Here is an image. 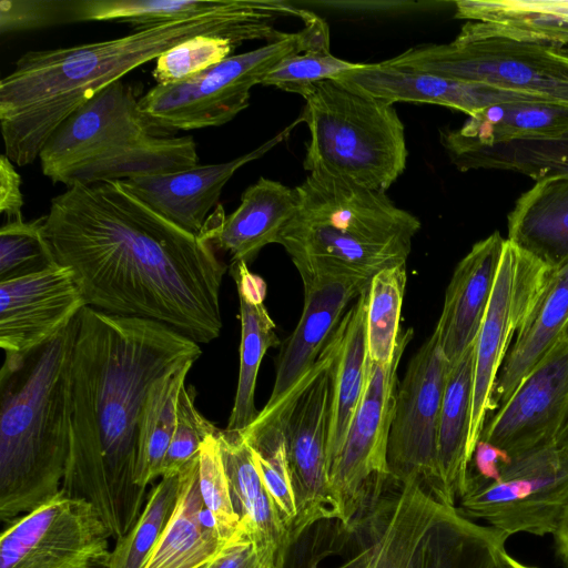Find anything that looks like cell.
<instances>
[{"mask_svg": "<svg viewBox=\"0 0 568 568\" xmlns=\"http://www.w3.org/2000/svg\"><path fill=\"white\" fill-rule=\"evenodd\" d=\"M43 235L87 306L165 324L196 343L222 331L226 264L121 181L75 183L51 200Z\"/></svg>", "mask_w": 568, "mask_h": 568, "instance_id": "6da1fadb", "label": "cell"}, {"mask_svg": "<svg viewBox=\"0 0 568 568\" xmlns=\"http://www.w3.org/2000/svg\"><path fill=\"white\" fill-rule=\"evenodd\" d=\"M199 343L146 318L85 306L71 364L70 448L61 490L92 504L111 537L142 513L136 484L139 422L152 384L195 363Z\"/></svg>", "mask_w": 568, "mask_h": 568, "instance_id": "7a4b0ae2", "label": "cell"}, {"mask_svg": "<svg viewBox=\"0 0 568 568\" xmlns=\"http://www.w3.org/2000/svg\"><path fill=\"white\" fill-rule=\"evenodd\" d=\"M295 8L277 0H224L207 13L135 29L99 42L28 51L0 81V126L4 154L18 165L34 162L51 134L74 111L135 68L185 39L213 34L236 47L273 42L275 28Z\"/></svg>", "mask_w": 568, "mask_h": 568, "instance_id": "3957f363", "label": "cell"}, {"mask_svg": "<svg viewBox=\"0 0 568 568\" xmlns=\"http://www.w3.org/2000/svg\"><path fill=\"white\" fill-rule=\"evenodd\" d=\"M80 314V313H79ZM79 314L48 343L0 369V518L10 523L61 490L70 448L71 364Z\"/></svg>", "mask_w": 568, "mask_h": 568, "instance_id": "277c9868", "label": "cell"}, {"mask_svg": "<svg viewBox=\"0 0 568 568\" xmlns=\"http://www.w3.org/2000/svg\"><path fill=\"white\" fill-rule=\"evenodd\" d=\"M295 189L297 207L277 244L301 277L345 275L371 282L379 272L406 264L422 224L385 191L320 171Z\"/></svg>", "mask_w": 568, "mask_h": 568, "instance_id": "5b68a950", "label": "cell"}, {"mask_svg": "<svg viewBox=\"0 0 568 568\" xmlns=\"http://www.w3.org/2000/svg\"><path fill=\"white\" fill-rule=\"evenodd\" d=\"M135 89L112 83L74 111L40 154L43 175L67 187L176 172L199 164L190 135H160L139 106Z\"/></svg>", "mask_w": 568, "mask_h": 568, "instance_id": "8992f818", "label": "cell"}, {"mask_svg": "<svg viewBox=\"0 0 568 568\" xmlns=\"http://www.w3.org/2000/svg\"><path fill=\"white\" fill-rule=\"evenodd\" d=\"M343 532L362 568H498L508 538L413 481H387Z\"/></svg>", "mask_w": 568, "mask_h": 568, "instance_id": "52a82bcc", "label": "cell"}, {"mask_svg": "<svg viewBox=\"0 0 568 568\" xmlns=\"http://www.w3.org/2000/svg\"><path fill=\"white\" fill-rule=\"evenodd\" d=\"M303 98L300 116L310 130L304 169L386 192L407 162L405 128L394 104L335 79L315 84Z\"/></svg>", "mask_w": 568, "mask_h": 568, "instance_id": "ba28073f", "label": "cell"}, {"mask_svg": "<svg viewBox=\"0 0 568 568\" xmlns=\"http://www.w3.org/2000/svg\"><path fill=\"white\" fill-rule=\"evenodd\" d=\"M304 26L257 49L232 54L209 70L176 83L156 84L139 106L158 129L194 130L223 125L248 106L251 89L286 58L329 47L326 21L310 11Z\"/></svg>", "mask_w": 568, "mask_h": 568, "instance_id": "9c48e42d", "label": "cell"}, {"mask_svg": "<svg viewBox=\"0 0 568 568\" xmlns=\"http://www.w3.org/2000/svg\"><path fill=\"white\" fill-rule=\"evenodd\" d=\"M460 514L511 536L554 535L568 507V423L548 442L511 456L490 483H470Z\"/></svg>", "mask_w": 568, "mask_h": 568, "instance_id": "30bf717a", "label": "cell"}, {"mask_svg": "<svg viewBox=\"0 0 568 568\" xmlns=\"http://www.w3.org/2000/svg\"><path fill=\"white\" fill-rule=\"evenodd\" d=\"M385 64L568 103V50L493 37L468 43L418 44Z\"/></svg>", "mask_w": 568, "mask_h": 568, "instance_id": "8fae6325", "label": "cell"}, {"mask_svg": "<svg viewBox=\"0 0 568 568\" xmlns=\"http://www.w3.org/2000/svg\"><path fill=\"white\" fill-rule=\"evenodd\" d=\"M337 351L336 328L312 369L278 402L265 405L277 410L285 439L297 513L292 545L317 521L338 518L327 469L332 372Z\"/></svg>", "mask_w": 568, "mask_h": 568, "instance_id": "7c38bea8", "label": "cell"}, {"mask_svg": "<svg viewBox=\"0 0 568 568\" xmlns=\"http://www.w3.org/2000/svg\"><path fill=\"white\" fill-rule=\"evenodd\" d=\"M448 367L434 331L397 384L387 445L389 479L416 483L445 505L448 504L438 466V427Z\"/></svg>", "mask_w": 568, "mask_h": 568, "instance_id": "4fadbf2b", "label": "cell"}, {"mask_svg": "<svg viewBox=\"0 0 568 568\" xmlns=\"http://www.w3.org/2000/svg\"><path fill=\"white\" fill-rule=\"evenodd\" d=\"M413 335L412 328L404 331L392 363L369 361L362 399L345 440L328 466L329 489L342 527H347L389 480L387 445L398 384L397 369Z\"/></svg>", "mask_w": 568, "mask_h": 568, "instance_id": "5bb4252c", "label": "cell"}, {"mask_svg": "<svg viewBox=\"0 0 568 568\" xmlns=\"http://www.w3.org/2000/svg\"><path fill=\"white\" fill-rule=\"evenodd\" d=\"M550 271L539 260L505 240L490 300L475 341L467 440L469 464L487 414L494 410L495 384L510 343L530 314Z\"/></svg>", "mask_w": 568, "mask_h": 568, "instance_id": "9a60e30c", "label": "cell"}, {"mask_svg": "<svg viewBox=\"0 0 568 568\" xmlns=\"http://www.w3.org/2000/svg\"><path fill=\"white\" fill-rule=\"evenodd\" d=\"M110 530L95 507L62 490L0 538V568H108Z\"/></svg>", "mask_w": 568, "mask_h": 568, "instance_id": "2e32d148", "label": "cell"}, {"mask_svg": "<svg viewBox=\"0 0 568 568\" xmlns=\"http://www.w3.org/2000/svg\"><path fill=\"white\" fill-rule=\"evenodd\" d=\"M495 412L479 440L510 457L561 430L568 423V327Z\"/></svg>", "mask_w": 568, "mask_h": 568, "instance_id": "e0dca14e", "label": "cell"}, {"mask_svg": "<svg viewBox=\"0 0 568 568\" xmlns=\"http://www.w3.org/2000/svg\"><path fill=\"white\" fill-rule=\"evenodd\" d=\"M87 306L73 273L57 265L0 282V346L16 358L48 343Z\"/></svg>", "mask_w": 568, "mask_h": 568, "instance_id": "ac0fdd59", "label": "cell"}, {"mask_svg": "<svg viewBox=\"0 0 568 568\" xmlns=\"http://www.w3.org/2000/svg\"><path fill=\"white\" fill-rule=\"evenodd\" d=\"M302 118L255 150L232 161L195 165L185 170L121 181L123 186L156 213L199 236L221 192L233 174L257 160L290 135Z\"/></svg>", "mask_w": 568, "mask_h": 568, "instance_id": "d6986e66", "label": "cell"}, {"mask_svg": "<svg viewBox=\"0 0 568 568\" xmlns=\"http://www.w3.org/2000/svg\"><path fill=\"white\" fill-rule=\"evenodd\" d=\"M301 278L304 286L303 311L296 327L282 343L267 405L278 402L312 369L347 312V306L369 284L365 280L345 275Z\"/></svg>", "mask_w": 568, "mask_h": 568, "instance_id": "ffe728a7", "label": "cell"}, {"mask_svg": "<svg viewBox=\"0 0 568 568\" xmlns=\"http://www.w3.org/2000/svg\"><path fill=\"white\" fill-rule=\"evenodd\" d=\"M333 79L390 104L396 102L429 103L462 111L468 116L497 104L556 102L536 94L394 68L383 61L361 63L358 68L341 73Z\"/></svg>", "mask_w": 568, "mask_h": 568, "instance_id": "44dd1931", "label": "cell"}, {"mask_svg": "<svg viewBox=\"0 0 568 568\" xmlns=\"http://www.w3.org/2000/svg\"><path fill=\"white\" fill-rule=\"evenodd\" d=\"M297 202L296 189L261 176L242 193L240 205L230 215L216 205L199 237L229 252L231 262L248 265L264 246L277 243Z\"/></svg>", "mask_w": 568, "mask_h": 568, "instance_id": "7402d4cb", "label": "cell"}, {"mask_svg": "<svg viewBox=\"0 0 568 568\" xmlns=\"http://www.w3.org/2000/svg\"><path fill=\"white\" fill-rule=\"evenodd\" d=\"M505 240L499 231L493 232L476 242L454 270L434 329L449 366L476 341L490 300Z\"/></svg>", "mask_w": 568, "mask_h": 568, "instance_id": "603a6c76", "label": "cell"}, {"mask_svg": "<svg viewBox=\"0 0 568 568\" xmlns=\"http://www.w3.org/2000/svg\"><path fill=\"white\" fill-rule=\"evenodd\" d=\"M217 438L231 499L240 520V531L255 545L261 556L284 568L291 536L255 465L241 430L219 429Z\"/></svg>", "mask_w": 568, "mask_h": 568, "instance_id": "cb8c5ba5", "label": "cell"}, {"mask_svg": "<svg viewBox=\"0 0 568 568\" xmlns=\"http://www.w3.org/2000/svg\"><path fill=\"white\" fill-rule=\"evenodd\" d=\"M455 7L457 19L469 20L455 38L457 43L493 37L568 43V0H462Z\"/></svg>", "mask_w": 568, "mask_h": 568, "instance_id": "d4e9b609", "label": "cell"}, {"mask_svg": "<svg viewBox=\"0 0 568 568\" xmlns=\"http://www.w3.org/2000/svg\"><path fill=\"white\" fill-rule=\"evenodd\" d=\"M568 133V103L515 102L486 108L456 130L440 132L448 156L514 141L552 140Z\"/></svg>", "mask_w": 568, "mask_h": 568, "instance_id": "484cf974", "label": "cell"}, {"mask_svg": "<svg viewBox=\"0 0 568 568\" xmlns=\"http://www.w3.org/2000/svg\"><path fill=\"white\" fill-rule=\"evenodd\" d=\"M507 240L550 270L568 262V173L536 181L507 216Z\"/></svg>", "mask_w": 568, "mask_h": 568, "instance_id": "4316f807", "label": "cell"}, {"mask_svg": "<svg viewBox=\"0 0 568 568\" xmlns=\"http://www.w3.org/2000/svg\"><path fill=\"white\" fill-rule=\"evenodd\" d=\"M230 274L239 294L241 344L237 387L225 429L243 430L258 415L254 397L262 359L268 348L278 346L281 342L264 305V280L252 273L244 262H231Z\"/></svg>", "mask_w": 568, "mask_h": 568, "instance_id": "83f0119b", "label": "cell"}, {"mask_svg": "<svg viewBox=\"0 0 568 568\" xmlns=\"http://www.w3.org/2000/svg\"><path fill=\"white\" fill-rule=\"evenodd\" d=\"M568 327V262L551 270L497 376L493 406L501 407Z\"/></svg>", "mask_w": 568, "mask_h": 568, "instance_id": "f1b7e54d", "label": "cell"}, {"mask_svg": "<svg viewBox=\"0 0 568 568\" xmlns=\"http://www.w3.org/2000/svg\"><path fill=\"white\" fill-rule=\"evenodd\" d=\"M367 288L347 310L337 327L338 351L332 372L327 469L345 440L367 379Z\"/></svg>", "mask_w": 568, "mask_h": 568, "instance_id": "f546056e", "label": "cell"}, {"mask_svg": "<svg viewBox=\"0 0 568 568\" xmlns=\"http://www.w3.org/2000/svg\"><path fill=\"white\" fill-rule=\"evenodd\" d=\"M180 475L175 510L144 568H201L230 541L200 520L204 504L199 486V455L184 465Z\"/></svg>", "mask_w": 568, "mask_h": 568, "instance_id": "4dcf8cb0", "label": "cell"}, {"mask_svg": "<svg viewBox=\"0 0 568 568\" xmlns=\"http://www.w3.org/2000/svg\"><path fill=\"white\" fill-rule=\"evenodd\" d=\"M475 343L448 367L438 427V466L447 504L465 494L469 476L467 440L470 423Z\"/></svg>", "mask_w": 568, "mask_h": 568, "instance_id": "1f68e13d", "label": "cell"}, {"mask_svg": "<svg viewBox=\"0 0 568 568\" xmlns=\"http://www.w3.org/2000/svg\"><path fill=\"white\" fill-rule=\"evenodd\" d=\"M194 363L158 378L151 386L139 422L136 484L143 489L161 477L175 427L178 398Z\"/></svg>", "mask_w": 568, "mask_h": 568, "instance_id": "d6a6232c", "label": "cell"}, {"mask_svg": "<svg viewBox=\"0 0 568 568\" xmlns=\"http://www.w3.org/2000/svg\"><path fill=\"white\" fill-rule=\"evenodd\" d=\"M449 159L463 172L479 169L510 171L538 181L568 173V133L552 140L514 141L471 149Z\"/></svg>", "mask_w": 568, "mask_h": 568, "instance_id": "836d02e7", "label": "cell"}, {"mask_svg": "<svg viewBox=\"0 0 568 568\" xmlns=\"http://www.w3.org/2000/svg\"><path fill=\"white\" fill-rule=\"evenodd\" d=\"M241 432L291 536L297 513L285 439L277 410L264 406L256 418Z\"/></svg>", "mask_w": 568, "mask_h": 568, "instance_id": "e575fe53", "label": "cell"}, {"mask_svg": "<svg viewBox=\"0 0 568 568\" xmlns=\"http://www.w3.org/2000/svg\"><path fill=\"white\" fill-rule=\"evenodd\" d=\"M406 286V264L376 274L367 288L366 338L368 357L389 364L396 356L404 331L399 328Z\"/></svg>", "mask_w": 568, "mask_h": 568, "instance_id": "d590c367", "label": "cell"}, {"mask_svg": "<svg viewBox=\"0 0 568 568\" xmlns=\"http://www.w3.org/2000/svg\"><path fill=\"white\" fill-rule=\"evenodd\" d=\"M180 471L162 476L131 529L116 539L108 568H144L179 500Z\"/></svg>", "mask_w": 568, "mask_h": 568, "instance_id": "8d00e7d4", "label": "cell"}, {"mask_svg": "<svg viewBox=\"0 0 568 568\" xmlns=\"http://www.w3.org/2000/svg\"><path fill=\"white\" fill-rule=\"evenodd\" d=\"M44 215L7 220L0 229V282L31 275L59 265L44 235Z\"/></svg>", "mask_w": 568, "mask_h": 568, "instance_id": "74e56055", "label": "cell"}, {"mask_svg": "<svg viewBox=\"0 0 568 568\" xmlns=\"http://www.w3.org/2000/svg\"><path fill=\"white\" fill-rule=\"evenodd\" d=\"M236 45L226 38L199 34L183 40L155 59L152 72L156 84L176 83L219 64Z\"/></svg>", "mask_w": 568, "mask_h": 568, "instance_id": "f35d334b", "label": "cell"}, {"mask_svg": "<svg viewBox=\"0 0 568 568\" xmlns=\"http://www.w3.org/2000/svg\"><path fill=\"white\" fill-rule=\"evenodd\" d=\"M359 64L333 55L329 47L312 49L280 62L261 84L304 97L315 84L354 70Z\"/></svg>", "mask_w": 568, "mask_h": 568, "instance_id": "ab89813d", "label": "cell"}, {"mask_svg": "<svg viewBox=\"0 0 568 568\" xmlns=\"http://www.w3.org/2000/svg\"><path fill=\"white\" fill-rule=\"evenodd\" d=\"M219 428L203 442L199 454V486L204 506L213 514L224 536L240 532L217 438Z\"/></svg>", "mask_w": 568, "mask_h": 568, "instance_id": "60d3db41", "label": "cell"}, {"mask_svg": "<svg viewBox=\"0 0 568 568\" xmlns=\"http://www.w3.org/2000/svg\"><path fill=\"white\" fill-rule=\"evenodd\" d=\"M196 392L184 385L176 405L175 427L162 465V476L178 474L199 455L205 438L217 428L204 418L195 406Z\"/></svg>", "mask_w": 568, "mask_h": 568, "instance_id": "b9f144b4", "label": "cell"}, {"mask_svg": "<svg viewBox=\"0 0 568 568\" xmlns=\"http://www.w3.org/2000/svg\"><path fill=\"white\" fill-rule=\"evenodd\" d=\"M77 0H1L0 33L31 31L77 22Z\"/></svg>", "mask_w": 568, "mask_h": 568, "instance_id": "7bdbcfd3", "label": "cell"}, {"mask_svg": "<svg viewBox=\"0 0 568 568\" xmlns=\"http://www.w3.org/2000/svg\"><path fill=\"white\" fill-rule=\"evenodd\" d=\"M203 568H276L265 560L243 532L234 536Z\"/></svg>", "mask_w": 568, "mask_h": 568, "instance_id": "ee69618b", "label": "cell"}, {"mask_svg": "<svg viewBox=\"0 0 568 568\" xmlns=\"http://www.w3.org/2000/svg\"><path fill=\"white\" fill-rule=\"evenodd\" d=\"M509 459L510 456L504 450L479 440L470 462L467 486L469 483H490L497 480L503 465L508 463Z\"/></svg>", "mask_w": 568, "mask_h": 568, "instance_id": "f6af8a7d", "label": "cell"}, {"mask_svg": "<svg viewBox=\"0 0 568 568\" xmlns=\"http://www.w3.org/2000/svg\"><path fill=\"white\" fill-rule=\"evenodd\" d=\"M22 206L21 176L3 153L0 156V213L8 220H19L22 219Z\"/></svg>", "mask_w": 568, "mask_h": 568, "instance_id": "bcb514c9", "label": "cell"}, {"mask_svg": "<svg viewBox=\"0 0 568 568\" xmlns=\"http://www.w3.org/2000/svg\"><path fill=\"white\" fill-rule=\"evenodd\" d=\"M557 554L566 568H568V507L554 534Z\"/></svg>", "mask_w": 568, "mask_h": 568, "instance_id": "7dc6e473", "label": "cell"}, {"mask_svg": "<svg viewBox=\"0 0 568 568\" xmlns=\"http://www.w3.org/2000/svg\"><path fill=\"white\" fill-rule=\"evenodd\" d=\"M311 568L317 567L312 565ZM334 568H362V566L356 552L352 550L351 555L347 556L341 564L336 565Z\"/></svg>", "mask_w": 568, "mask_h": 568, "instance_id": "c3c4849f", "label": "cell"}, {"mask_svg": "<svg viewBox=\"0 0 568 568\" xmlns=\"http://www.w3.org/2000/svg\"><path fill=\"white\" fill-rule=\"evenodd\" d=\"M498 568H537V567L524 565V564L519 562L518 560H516L515 558H513L506 551L501 558V561H500V565Z\"/></svg>", "mask_w": 568, "mask_h": 568, "instance_id": "681fc988", "label": "cell"}, {"mask_svg": "<svg viewBox=\"0 0 568 568\" xmlns=\"http://www.w3.org/2000/svg\"><path fill=\"white\" fill-rule=\"evenodd\" d=\"M203 567H204V566H203ZM203 567H201V568H203Z\"/></svg>", "mask_w": 568, "mask_h": 568, "instance_id": "f907efd6", "label": "cell"}]
</instances>
